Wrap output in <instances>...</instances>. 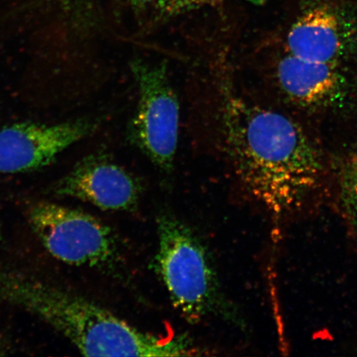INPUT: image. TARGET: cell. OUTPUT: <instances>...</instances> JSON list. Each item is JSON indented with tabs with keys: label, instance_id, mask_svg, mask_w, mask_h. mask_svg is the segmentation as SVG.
<instances>
[{
	"label": "cell",
	"instance_id": "277c9868",
	"mask_svg": "<svg viewBox=\"0 0 357 357\" xmlns=\"http://www.w3.org/2000/svg\"><path fill=\"white\" fill-rule=\"evenodd\" d=\"M138 102L129 137L160 171L172 172L176 155L180 104L166 62L132 61Z\"/></svg>",
	"mask_w": 357,
	"mask_h": 357
},
{
	"label": "cell",
	"instance_id": "3957f363",
	"mask_svg": "<svg viewBox=\"0 0 357 357\" xmlns=\"http://www.w3.org/2000/svg\"><path fill=\"white\" fill-rule=\"evenodd\" d=\"M0 300L52 326L82 355L96 356L98 331L107 312L97 303L3 267Z\"/></svg>",
	"mask_w": 357,
	"mask_h": 357
},
{
	"label": "cell",
	"instance_id": "9c48e42d",
	"mask_svg": "<svg viewBox=\"0 0 357 357\" xmlns=\"http://www.w3.org/2000/svg\"><path fill=\"white\" fill-rule=\"evenodd\" d=\"M276 75L290 99L305 106L332 104L342 96L344 86L337 64L301 59L289 53L279 61Z\"/></svg>",
	"mask_w": 357,
	"mask_h": 357
},
{
	"label": "cell",
	"instance_id": "4fadbf2b",
	"mask_svg": "<svg viewBox=\"0 0 357 357\" xmlns=\"http://www.w3.org/2000/svg\"><path fill=\"white\" fill-rule=\"evenodd\" d=\"M249 1H251L253 3H256V4H261V3H264L265 0H249Z\"/></svg>",
	"mask_w": 357,
	"mask_h": 357
},
{
	"label": "cell",
	"instance_id": "8992f818",
	"mask_svg": "<svg viewBox=\"0 0 357 357\" xmlns=\"http://www.w3.org/2000/svg\"><path fill=\"white\" fill-rule=\"evenodd\" d=\"M99 119L55 124L17 123L0 129V173L36 171L51 165L71 146L95 132Z\"/></svg>",
	"mask_w": 357,
	"mask_h": 357
},
{
	"label": "cell",
	"instance_id": "52a82bcc",
	"mask_svg": "<svg viewBox=\"0 0 357 357\" xmlns=\"http://www.w3.org/2000/svg\"><path fill=\"white\" fill-rule=\"evenodd\" d=\"M139 181L109 155L79 160L53 187L54 194L95 205L107 211H132L142 194Z\"/></svg>",
	"mask_w": 357,
	"mask_h": 357
},
{
	"label": "cell",
	"instance_id": "7a4b0ae2",
	"mask_svg": "<svg viewBox=\"0 0 357 357\" xmlns=\"http://www.w3.org/2000/svg\"><path fill=\"white\" fill-rule=\"evenodd\" d=\"M158 248L153 268L172 305L191 323L215 314L222 305L220 284L202 241L169 213L158 218Z\"/></svg>",
	"mask_w": 357,
	"mask_h": 357
},
{
	"label": "cell",
	"instance_id": "5b68a950",
	"mask_svg": "<svg viewBox=\"0 0 357 357\" xmlns=\"http://www.w3.org/2000/svg\"><path fill=\"white\" fill-rule=\"evenodd\" d=\"M31 227L47 252L73 266L111 265L118 243L109 227L78 209L38 202L29 211Z\"/></svg>",
	"mask_w": 357,
	"mask_h": 357
},
{
	"label": "cell",
	"instance_id": "30bf717a",
	"mask_svg": "<svg viewBox=\"0 0 357 357\" xmlns=\"http://www.w3.org/2000/svg\"><path fill=\"white\" fill-rule=\"evenodd\" d=\"M337 206L357 240V150L347 156L338 178Z\"/></svg>",
	"mask_w": 357,
	"mask_h": 357
},
{
	"label": "cell",
	"instance_id": "7c38bea8",
	"mask_svg": "<svg viewBox=\"0 0 357 357\" xmlns=\"http://www.w3.org/2000/svg\"><path fill=\"white\" fill-rule=\"evenodd\" d=\"M134 6L146 7L151 3H158L160 0H130Z\"/></svg>",
	"mask_w": 357,
	"mask_h": 357
},
{
	"label": "cell",
	"instance_id": "5bb4252c",
	"mask_svg": "<svg viewBox=\"0 0 357 357\" xmlns=\"http://www.w3.org/2000/svg\"><path fill=\"white\" fill-rule=\"evenodd\" d=\"M2 240V234H1V231H0V241Z\"/></svg>",
	"mask_w": 357,
	"mask_h": 357
},
{
	"label": "cell",
	"instance_id": "6da1fadb",
	"mask_svg": "<svg viewBox=\"0 0 357 357\" xmlns=\"http://www.w3.org/2000/svg\"><path fill=\"white\" fill-rule=\"evenodd\" d=\"M218 88L221 146L244 189L278 221L310 211L326 173L309 137L287 116L238 96L229 79Z\"/></svg>",
	"mask_w": 357,
	"mask_h": 357
},
{
	"label": "cell",
	"instance_id": "8fae6325",
	"mask_svg": "<svg viewBox=\"0 0 357 357\" xmlns=\"http://www.w3.org/2000/svg\"><path fill=\"white\" fill-rule=\"evenodd\" d=\"M213 1L215 0H160L158 6L163 15H172Z\"/></svg>",
	"mask_w": 357,
	"mask_h": 357
},
{
	"label": "cell",
	"instance_id": "ba28073f",
	"mask_svg": "<svg viewBox=\"0 0 357 357\" xmlns=\"http://www.w3.org/2000/svg\"><path fill=\"white\" fill-rule=\"evenodd\" d=\"M346 43L340 17L325 6L312 8L302 13L287 38L289 54L323 63L337 64L344 53Z\"/></svg>",
	"mask_w": 357,
	"mask_h": 357
}]
</instances>
